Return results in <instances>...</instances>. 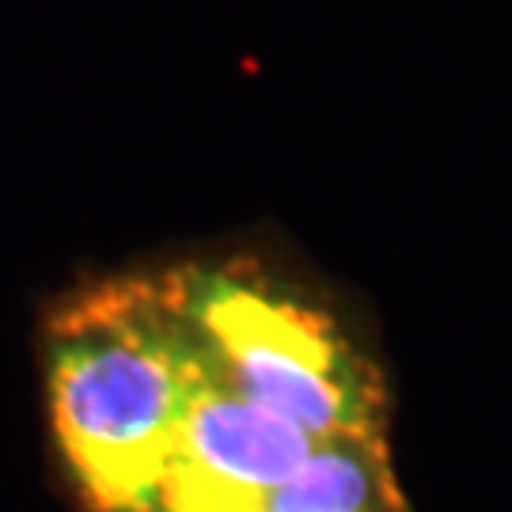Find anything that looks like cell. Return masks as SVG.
Listing matches in <instances>:
<instances>
[{
	"mask_svg": "<svg viewBox=\"0 0 512 512\" xmlns=\"http://www.w3.org/2000/svg\"><path fill=\"white\" fill-rule=\"evenodd\" d=\"M213 361L171 274L107 281L50 323L46 384L61 459L92 512H156L160 482Z\"/></svg>",
	"mask_w": 512,
	"mask_h": 512,
	"instance_id": "cell-1",
	"label": "cell"
},
{
	"mask_svg": "<svg viewBox=\"0 0 512 512\" xmlns=\"http://www.w3.org/2000/svg\"><path fill=\"white\" fill-rule=\"evenodd\" d=\"M224 384L311 444L387 440V391L338 315L251 262L171 274Z\"/></svg>",
	"mask_w": 512,
	"mask_h": 512,
	"instance_id": "cell-2",
	"label": "cell"
},
{
	"mask_svg": "<svg viewBox=\"0 0 512 512\" xmlns=\"http://www.w3.org/2000/svg\"><path fill=\"white\" fill-rule=\"evenodd\" d=\"M311 440L220 376L198 391L160 482L156 512H266Z\"/></svg>",
	"mask_w": 512,
	"mask_h": 512,
	"instance_id": "cell-3",
	"label": "cell"
},
{
	"mask_svg": "<svg viewBox=\"0 0 512 512\" xmlns=\"http://www.w3.org/2000/svg\"><path fill=\"white\" fill-rule=\"evenodd\" d=\"M266 512H406L387 440L311 444Z\"/></svg>",
	"mask_w": 512,
	"mask_h": 512,
	"instance_id": "cell-4",
	"label": "cell"
}]
</instances>
